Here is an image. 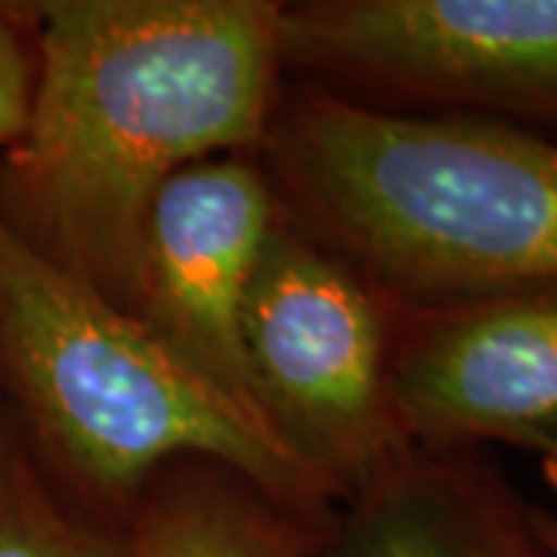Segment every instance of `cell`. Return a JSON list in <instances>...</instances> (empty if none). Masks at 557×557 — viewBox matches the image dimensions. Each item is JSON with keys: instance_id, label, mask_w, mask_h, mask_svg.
<instances>
[{"instance_id": "5b68a950", "label": "cell", "mask_w": 557, "mask_h": 557, "mask_svg": "<svg viewBox=\"0 0 557 557\" xmlns=\"http://www.w3.org/2000/svg\"><path fill=\"white\" fill-rule=\"evenodd\" d=\"M282 69L387 112L557 134V0L282 3Z\"/></svg>"}, {"instance_id": "3957f363", "label": "cell", "mask_w": 557, "mask_h": 557, "mask_svg": "<svg viewBox=\"0 0 557 557\" xmlns=\"http://www.w3.org/2000/svg\"><path fill=\"white\" fill-rule=\"evenodd\" d=\"M0 379L47 465L100 511L131 515L168 465L205 458L322 520L332 493L208 387L137 317L69 276L0 218Z\"/></svg>"}, {"instance_id": "9c48e42d", "label": "cell", "mask_w": 557, "mask_h": 557, "mask_svg": "<svg viewBox=\"0 0 557 557\" xmlns=\"http://www.w3.org/2000/svg\"><path fill=\"white\" fill-rule=\"evenodd\" d=\"M322 520L298 515L251 480L205 458L168 465L139 493L124 557H325Z\"/></svg>"}, {"instance_id": "6da1fadb", "label": "cell", "mask_w": 557, "mask_h": 557, "mask_svg": "<svg viewBox=\"0 0 557 557\" xmlns=\"http://www.w3.org/2000/svg\"><path fill=\"white\" fill-rule=\"evenodd\" d=\"M35 97L0 152V218L40 258L134 310L149 208L189 164L245 156L276 115L267 0H47Z\"/></svg>"}, {"instance_id": "ba28073f", "label": "cell", "mask_w": 557, "mask_h": 557, "mask_svg": "<svg viewBox=\"0 0 557 557\" xmlns=\"http://www.w3.org/2000/svg\"><path fill=\"white\" fill-rule=\"evenodd\" d=\"M325 557H557L539 508L471 449L412 446L350 498Z\"/></svg>"}, {"instance_id": "30bf717a", "label": "cell", "mask_w": 557, "mask_h": 557, "mask_svg": "<svg viewBox=\"0 0 557 557\" xmlns=\"http://www.w3.org/2000/svg\"><path fill=\"white\" fill-rule=\"evenodd\" d=\"M0 557H124L121 533L65 505L10 424H0Z\"/></svg>"}, {"instance_id": "277c9868", "label": "cell", "mask_w": 557, "mask_h": 557, "mask_svg": "<svg viewBox=\"0 0 557 557\" xmlns=\"http://www.w3.org/2000/svg\"><path fill=\"white\" fill-rule=\"evenodd\" d=\"M397 300L282 211L242 310L245 381L263 428L350 498L412 449L391 391Z\"/></svg>"}, {"instance_id": "7a4b0ae2", "label": "cell", "mask_w": 557, "mask_h": 557, "mask_svg": "<svg viewBox=\"0 0 557 557\" xmlns=\"http://www.w3.org/2000/svg\"><path fill=\"white\" fill-rule=\"evenodd\" d=\"M278 205L403 304L557 282V134L307 90L270 134Z\"/></svg>"}, {"instance_id": "8992f818", "label": "cell", "mask_w": 557, "mask_h": 557, "mask_svg": "<svg viewBox=\"0 0 557 557\" xmlns=\"http://www.w3.org/2000/svg\"><path fill=\"white\" fill-rule=\"evenodd\" d=\"M391 391L421 449L557 446V282L397 300Z\"/></svg>"}, {"instance_id": "52a82bcc", "label": "cell", "mask_w": 557, "mask_h": 557, "mask_svg": "<svg viewBox=\"0 0 557 557\" xmlns=\"http://www.w3.org/2000/svg\"><path fill=\"white\" fill-rule=\"evenodd\" d=\"M278 218L273 180L248 156L183 168L149 208L131 310L186 369L260 428L242 362V310Z\"/></svg>"}, {"instance_id": "4fadbf2b", "label": "cell", "mask_w": 557, "mask_h": 557, "mask_svg": "<svg viewBox=\"0 0 557 557\" xmlns=\"http://www.w3.org/2000/svg\"><path fill=\"white\" fill-rule=\"evenodd\" d=\"M539 530H542V536L548 539V545L557 552V518L555 515H548V511H539Z\"/></svg>"}, {"instance_id": "7c38bea8", "label": "cell", "mask_w": 557, "mask_h": 557, "mask_svg": "<svg viewBox=\"0 0 557 557\" xmlns=\"http://www.w3.org/2000/svg\"><path fill=\"white\" fill-rule=\"evenodd\" d=\"M542 474L548 480V486L557 493V446H552L548 453H542Z\"/></svg>"}, {"instance_id": "8fae6325", "label": "cell", "mask_w": 557, "mask_h": 557, "mask_svg": "<svg viewBox=\"0 0 557 557\" xmlns=\"http://www.w3.org/2000/svg\"><path fill=\"white\" fill-rule=\"evenodd\" d=\"M35 25L28 3H0V152L22 137L35 97Z\"/></svg>"}]
</instances>
